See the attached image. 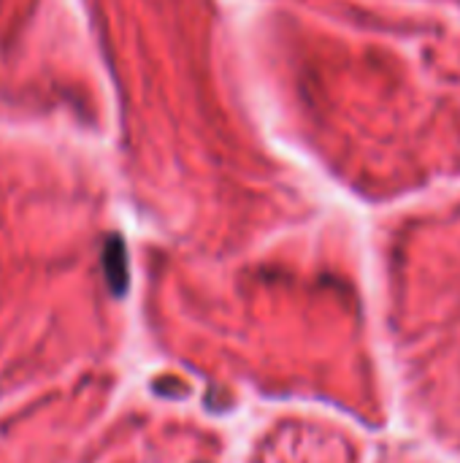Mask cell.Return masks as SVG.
Listing matches in <instances>:
<instances>
[{"mask_svg":"<svg viewBox=\"0 0 460 463\" xmlns=\"http://www.w3.org/2000/svg\"><path fill=\"white\" fill-rule=\"evenodd\" d=\"M108 277L117 290H125V250L119 241L108 247Z\"/></svg>","mask_w":460,"mask_h":463,"instance_id":"obj_1","label":"cell"}]
</instances>
